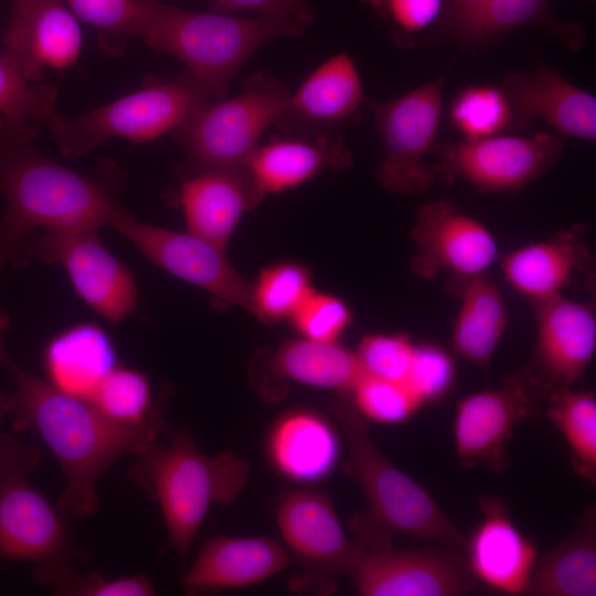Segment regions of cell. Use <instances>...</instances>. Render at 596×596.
<instances>
[{"mask_svg":"<svg viewBox=\"0 0 596 596\" xmlns=\"http://www.w3.org/2000/svg\"><path fill=\"white\" fill-rule=\"evenodd\" d=\"M40 127L0 115V247L10 265L34 259L41 234H63L110 226L126 207L116 194L126 185L121 168L104 160L94 174L71 170L33 145Z\"/></svg>","mask_w":596,"mask_h":596,"instance_id":"6da1fadb","label":"cell"},{"mask_svg":"<svg viewBox=\"0 0 596 596\" xmlns=\"http://www.w3.org/2000/svg\"><path fill=\"white\" fill-rule=\"evenodd\" d=\"M0 365L17 384L13 429L35 430L62 469L65 488L56 507L67 519L97 513L99 478L120 458L147 449L168 427L167 401L145 422L124 424L28 372L11 358L6 343L0 345Z\"/></svg>","mask_w":596,"mask_h":596,"instance_id":"7a4b0ae2","label":"cell"},{"mask_svg":"<svg viewBox=\"0 0 596 596\" xmlns=\"http://www.w3.org/2000/svg\"><path fill=\"white\" fill-rule=\"evenodd\" d=\"M347 449L349 475L356 481L365 510L354 521L359 544L364 550L389 546V538L404 534L447 549H462L465 536L426 488L397 468L379 449L366 421L350 398L331 406Z\"/></svg>","mask_w":596,"mask_h":596,"instance_id":"3957f363","label":"cell"},{"mask_svg":"<svg viewBox=\"0 0 596 596\" xmlns=\"http://www.w3.org/2000/svg\"><path fill=\"white\" fill-rule=\"evenodd\" d=\"M136 455L128 478L156 501L167 530L163 551L172 550L181 562L214 504L232 503L244 489L249 466L231 450L209 456L200 451L184 429L164 433Z\"/></svg>","mask_w":596,"mask_h":596,"instance_id":"277c9868","label":"cell"},{"mask_svg":"<svg viewBox=\"0 0 596 596\" xmlns=\"http://www.w3.org/2000/svg\"><path fill=\"white\" fill-rule=\"evenodd\" d=\"M308 28L288 19L196 12L159 0H138L135 36L187 66L215 99L226 97L242 66L277 38H299Z\"/></svg>","mask_w":596,"mask_h":596,"instance_id":"5b68a950","label":"cell"},{"mask_svg":"<svg viewBox=\"0 0 596 596\" xmlns=\"http://www.w3.org/2000/svg\"><path fill=\"white\" fill-rule=\"evenodd\" d=\"M41 450L17 434L0 432V558L33 565L40 585L89 553L71 531L68 519L31 483Z\"/></svg>","mask_w":596,"mask_h":596,"instance_id":"8992f818","label":"cell"},{"mask_svg":"<svg viewBox=\"0 0 596 596\" xmlns=\"http://www.w3.org/2000/svg\"><path fill=\"white\" fill-rule=\"evenodd\" d=\"M213 98L211 91L185 70L148 82L139 91L78 116L58 111L46 128L61 153L74 160L110 138L147 142L172 132Z\"/></svg>","mask_w":596,"mask_h":596,"instance_id":"52a82bcc","label":"cell"},{"mask_svg":"<svg viewBox=\"0 0 596 596\" xmlns=\"http://www.w3.org/2000/svg\"><path fill=\"white\" fill-rule=\"evenodd\" d=\"M289 94L285 83L259 70L238 95L199 106L171 132L185 151L180 177L244 164L263 132L275 124Z\"/></svg>","mask_w":596,"mask_h":596,"instance_id":"ba28073f","label":"cell"},{"mask_svg":"<svg viewBox=\"0 0 596 596\" xmlns=\"http://www.w3.org/2000/svg\"><path fill=\"white\" fill-rule=\"evenodd\" d=\"M446 71L406 94L366 100L383 150L377 182L395 194H423L436 180L425 157L433 151L441 117Z\"/></svg>","mask_w":596,"mask_h":596,"instance_id":"9c48e42d","label":"cell"},{"mask_svg":"<svg viewBox=\"0 0 596 596\" xmlns=\"http://www.w3.org/2000/svg\"><path fill=\"white\" fill-rule=\"evenodd\" d=\"M564 137L493 135L434 146L436 174L461 179L483 192H514L539 179L563 152Z\"/></svg>","mask_w":596,"mask_h":596,"instance_id":"30bf717a","label":"cell"},{"mask_svg":"<svg viewBox=\"0 0 596 596\" xmlns=\"http://www.w3.org/2000/svg\"><path fill=\"white\" fill-rule=\"evenodd\" d=\"M276 524L290 557L301 566L299 582L332 592L338 575H348L361 546L350 540L324 493L300 487L286 492L275 511Z\"/></svg>","mask_w":596,"mask_h":596,"instance_id":"8fae6325","label":"cell"},{"mask_svg":"<svg viewBox=\"0 0 596 596\" xmlns=\"http://www.w3.org/2000/svg\"><path fill=\"white\" fill-rule=\"evenodd\" d=\"M109 227L161 269L203 289L220 304L251 310L253 284L234 269L225 248L189 231L142 223L127 209L113 220Z\"/></svg>","mask_w":596,"mask_h":596,"instance_id":"7c38bea8","label":"cell"},{"mask_svg":"<svg viewBox=\"0 0 596 596\" xmlns=\"http://www.w3.org/2000/svg\"><path fill=\"white\" fill-rule=\"evenodd\" d=\"M97 231L41 234L34 259L62 266L77 296L117 324L136 312L138 288L131 270L104 246Z\"/></svg>","mask_w":596,"mask_h":596,"instance_id":"4fadbf2b","label":"cell"},{"mask_svg":"<svg viewBox=\"0 0 596 596\" xmlns=\"http://www.w3.org/2000/svg\"><path fill=\"white\" fill-rule=\"evenodd\" d=\"M362 596H458L478 589L455 550L361 549L348 574Z\"/></svg>","mask_w":596,"mask_h":596,"instance_id":"5bb4252c","label":"cell"},{"mask_svg":"<svg viewBox=\"0 0 596 596\" xmlns=\"http://www.w3.org/2000/svg\"><path fill=\"white\" fill-rule=\"evenodd\" d=\"M411 238L415 247L412 272L425 279L443 273L455 279L483 274L499 257L491 231L448 201L421 206Z\"/></svg>","mask_w":596,"mask_h":596,"instance_id":"9a60e30c","label":"cell"},{"mask_svg":"<svg viewBox=\"0 0 596 596\" xmlns=\"http://www.w3.org/2000/svg\"><path fill=\"white\" fill-rule=\"evenodd\" d=\"M536 390L524 375L494 389L465 395L456 404L453 439L457 457L467 467L483 465L502 470L514 428L532 414Z\"/></svg>","mask_w":596,"mask_h":596,"instance_id":"2e32d148","label":"cell"},{"mask_svg":"<svg viewBox=\"0 0 596 596\" xmlns=\"http://www.w3.org/2000/svg\"><path fill=\"white\" fill-rule=\"evenodd\" d=\"M535 343L532 371L524 376L549 393L572 387L596 352V316L584 302L564 295L532 304Z\"/></svg>","mask_w":596,"mask_h":596,"instance_id":"e0dca14e","label":"cell"},{"mask_svg":"<svg viewBox=\"0 0 596 596\" xmlns=\"http://www.w3.org/2000/svg\"><path fill=\"white\" fill-rule=\"evenodd\" d=\"M352 57L339 52L316 67L289 94L275 126L280 135L316 138L342 134L365 103Z\"/></svg>","mask_w":596,"mask_h":596,"instance_id":"ac0fdd59","label":"cell"},{"mask_svg":"<svg viewBox=\"0 0 596 596\" xmlns=\"http://www.w3.org/2000/svg\"><path fill=\"white\" fill-rule=\"evenodd\" d=\"M6 56L30 82L45 68L63 70L79 57L83 35L62 0H13L3 36Z\"/></svg>","mask_w":596,"mask_h":596,"instance_id":"d6986e66","label":"cell"},{"mask_svg":"<svg viewBox=\"0 0 596 596\" xmlns=\"http://www.w3.org/2000/svg\"><path fill=\"white\" fill-rule=\"evenodd\" d=\"M479 507L481 519L462 546L467 570L494 592L526 594L538 561L536 545L518 528L502 499L483 496Z\"/></svg>","mask_w":596,"mask_h":596,"instance_id":"ffe728a7","label":"cell"},{"mask_svg":"<svg viewBox=\"0 0 596 596\" xmlns=\"http://www.w3.org/2000/svg\"><path fill=\"white\" fill-rule=\"evenodd\" d=\"M512 113V128L539 118L563 137L596 140V97L538 61L532 72L508 73L500 86Z\"/></svg>","mask_w":596,"mask_h":596,"instance_id":"44dd1931","label":"cell"},{"mask_svg":"<svg viewBox=\"0 0 596 596\" xmlns=\"http://www.w3.org/2000/svg\"><path fill=\"white\" fill-rule=\"evenodd\" d=\"M290 561L274 538L214 535L202 543L181 585L188 595L246 588L281 573Z\"/></svg>","mask_w":596,"mask_h":596,"instance_id":"7402d4cb","label":"cell"},{"mask_svg":"<svg viewBox=\"0 0 596 596\" xmlns=\"http://www.w3.org/2000/svg\"><path fill=\"white\" fill-rule=\"evenodd\" d=\"M343 440L334 421L310 408H294L269 425L265 456L281 478L309 487L337 468Z\"/></svg>","mask_w":596,"mask_h":596,"instance_id":"603a6c76","label":"cell"},{"mask_svg":"<svg viewBox=\"0 0 596 596\" xmlns=\"http://www.w3.org/2000/svg\"><path fill=\"white\" fill-rule=\"evenodd\" d=\"M263 199L245 163L187 175L174 192L187 231L222 248L242 215L255 209Z\"/></svg>","mask_w":596,"mask_h":596,"instance_id":"cb8c5ba5","label":"cell"},{"mask_svg":"<svg viewBox=\"0 0 596 596\" xmlns=\"http://www.w3.org/2000/svg\"><path fill=\"white\" fill-rule=\"evenodd\" d=\"M351 164L352 153L342 134L316 138L279 134L258 143L245 162L264 196L295 188L324 170H343Z\"/></svg>","mask_w":596,"mask_h":596,"instance_id":"d4e9b609","label":"cell"},{"mask_svg":"<svg viewBox=\"0 0 596 596\" xmlns=\"http://www.w3.org/2000/svg\"><path fill=\"white\" fill-rule=\"evenodd\" d=\"M590 263L592 254L576 231H562L505 253L500 268L509 287L535 304L563 295Z\"/></svg>","mask_w":596,"mask_h":596,"instance_id":"484cf974","label":"cell"},{"mask_svg":"<svg viewBox=\"0 0 596 596\" xmlns=\"http://www.w3.org/2000/svg\"><path fill=\"white\" fill-rule=\"evenodd\" d=\"M42 364L50 385L91 401L118 362L109 333L98 323L84 321L68 326L47 341Z\"/></svg>","mask_w":596,"mask_h":596,"instance_id":"4316f807","label":"cell"},{"mask_svg":"<svg viewBox=\"0 0 596 596\" xmlns=\"http://www.w3.org/2000/svg\"><path fill=\"white\" fill-rule=\"evenodd\" d=\"M456 279L459 304L450 333L453 351L488 372L508 326L503 295L486 273Z\"/></svg>","mask_w":596,"mask_h":596,"instance_id":"83f0119b","label":"cell"},{"mask_svg":"<svg viewBox=\"0 0 596 596\" xmlns=\"http://www.w3.org/2000/svg\"><path fill=\"white\" fill-rule=\"evenodd\" d=\"M526 595H596V510L589 504L572 532L534 566Z\"/></svg>","mask_w":596,"mask_h":596,"instance_id":"f1b7e54d","label":"cell"},{"mask_svg":"<svg viewBox=\"0 0 596 596\" xmlns=\"http://www.w3.org/2000/svg\"><path fill=\"white\" fill-rule=\"evenodd\" d=\"M529 25L543 28L571 50L582 47L587 36L582 23L556 17L550 0H489L453 40L465 47H480L509 31Z\"/></svg>","mask_w":596,"mask_h":596,"instance_id":"f546056e","label":"cell"},{"mask_svg":"<svg viewBox=\"0 0 596 596\" xmlns=\"http://www.w3.org/2000/svg\"><path fill=\"white\" fill-rule=\"evenodd\" d=\"M279 379L348 394L364 373L355 351L336 342L290 340L269 359Z\"/></svg>","mask_w":596,"mask_h":596,"instance_id":"4dcf8cb0","label":"cell"},{"mask_svg":"<svg viewBox=\"0 0 596 596\" xmlns=\"http://www.w3.org/2000/svg\"><path fill=\"white\" fill-rule=\"evenodd\" d=\"M546 418L570 450L574 471L596 482V397L592 391L561 389L549 393Z\"/></svg>","mask_w":596,"mask_h":596,"instance_id":"1f68e13d","label":"cell"},{"mask_svg":"<svg viewBox=\"0 0 596 596\" xmlns=\"http://www.w3.org/2000/svg\"><path fill=\"white\" fill-rule=\"evenodd\" d=\"M168 395L164 389L155 398L146 374L118 364L105 376L89 402L113 421L137 424L148 419Z\"/></svg>","mask_w":596,"mask_h":596,"instance_id":"d6a6232c","label":"cell"},{"mask_svg":"<svg viewBox=\"0 0 596 596\" xmlns=\"http://www.w3.org/2000/svg\"><path fill=\"white\" fill-rule=\"evenodd\" d=\"M451 126L465 139H478L512 128V113L501 87L470 85L461 89L448 109Z\"/></svg>","mask_w":596,"mask_h":596,"instance_id":"836d02e7","label":"cell"},{"mask_svg":"<svg viewBox=\"0 0 596 596\" xmlns=\"http://www.w3.org/2000/svg\"><path fill=\"white\" fill-rule=\"evenodd\" d=\"M312 290L309 274L302 266L294 263L270 266L253 284L249 311L265 322L292 318Z\"/></svg>","mask_w":596,"mask_h":596,"instance_id":"e575fe53","label":"cell"},{"mask_svg":"<svg viewBox=\"0 0 596 596\" xmlns=\"http://www.w3.org/2000/svg\"><path fill=\"white\" fill-rule=\"evenodd\" d=\"M355 409L366 419L384 425H398L425 406L415 391L403 382L363 373L348 393Z\"/></svg>","mask_w":596,"mask_h":596,"instance_id":"d590c367","label":"cell"},{"mask_svg":"<svg viewBox=\"0 0 596 596\" xmlns=\"http://www.w3.org/2000/svg\"><path fill=\"white\" fill-rule=\"evenodd\" d=\"M57 89L52 84H34L2 54L0 55V115L47 127L58 113Z\"/></svg>","mask_w":596,"mask_h":596,"instance_id":"8d00e7d4","label":"cell"},{"mask_svg":"<svg viewBox=\"0 0 596 596\" xmlns=\"http://www.w3.org/2000/svg\"><path fill=\"white\" fill-rule=\"evenodd\" d=\"M73 15L96 30L102 50L120 56L131 38L138 13V0H62Z\"/></svg>","mask_w":596,"mask_h":596,"instance_id":"74e56055","label":"cell"},{"mask_svg":"<svg viewBox=\"0 0 596 596\" xmlns=\"http://www.w3.org/2000/svg\"><path fill=\"white\" fill-rule=\"evenodd\" d=\"M416 343L404 333H372L356 349L363 372L395 382H406Z\"/></svg>","mask_w":596,"mask_h":596,"instance_id":"f35d334b","label":"cell"},{"mask_svg":"<svg viewBox=\"0 0 596 596\" xmlns=\"http://www.w3.org/2000/svg\"><path fill=\"white\" fill-rule=\"evenodd\" d=\"M455 379L456 365L449 351L435 343H416L405 383L415 391L425 405L446 396Z\"/></svg>","mask_w":596,"mask_h":596,"instance_id":"ab89813d","label":"cell"},{"mask_svg":"<svg viewBox=\"0 0 596 596\" xmlns=\"http://www.w3.org/2000/svg\"><path fill=\"white\" fill-rule=\"evenodd\" d=\"M47 585L56 595L66 596H151L157 593L145 574L109 578L98 572L77 573L74 566L57 573Z\"/></svg>","mask_w":596,"mask_h":596,"instance_id":"60d3db41","label":"cell"},{"mask_svg":"<svg viewBox=\"0 0 596 596\" xmlns=\"http://www.w3.org/2000/svg\"><path fill=\"white\" fill-rule=\"evenodd\" d=\"M291 319L304 338L336 342L350 324L352 315L343 300L312 290Z\"/></svg>","mask_w":596,"mask_h":596,"instance_id":"b9f144b4","label":"cell"},{"mask_svg":"<svg viewBox=\"0 0 596 596\" xmlns=\"http://www.w3.org/2000/svg\"><path fill=\"white\" fill-rule=\"evenodd\" d=\"M387 22L396 41L433 25L439 19L444 0H361Z\"/></svg>","mask_w":596,"mask_h":596,"instance_id":"7bdbcfd3","label":"cell"},{"mask_svg":"<svg viewBox=\"0 0 596 596\" xmlns=\"http://www.w3.org/2000/svg\"><path fill=\"white\" fill-rule=\"evenodd\" d=\"M209 7L224 14L254 11L257 15L288 19L307 28L315 22L310 0H209Z\"/></svg>","mask_w":596,"mask_h":596,"instance_id":"ee69618b","label":"cell"},{"mask_svg":"<svg viewBox=\"0 0 596 596\" xmlns=\"http://www.w3.org/2000/svg\"><path fill=\"white\" fill-rule=\"evenodd\" d=\"M489 0H444L443 11L432 29L428 41L453 40L457 32L472 19Z\"/></svg>","mask_w":596,"mask_h":596,"instance_id":"f6af8a7d","label":"cell"},{"mask_svg":"<svg viewBox=\"0 0 596 596\" xmlns=\"http://www.w3.org/2000/svg\"><path fill=\"white\" fill-rule=\"evenodd\" d=\"M17 406V394L7 393L0 389V423L12 416Z\"/></svg>","mask_w":596,"mask_h":596,"instance_id":"bcb514c9","label":"cell"},{"mask_svg":"<svg viewBox=\"0 0 596 596\" xmlns=\"http://www.w3.org/2000/svg\"><path fill=\"white\" fill-rule=\"evenodd\" d=\"M7 265H10L9 254L7 253V251L0 247V270ZM9 326H10V316L3 309L0 308V344L4 343V337H6Z\"/></svg>","mask_w":596,"mask_h":596,"instance_id":"7dc6e473","label":"cell"}]
</instances>
